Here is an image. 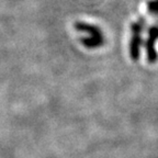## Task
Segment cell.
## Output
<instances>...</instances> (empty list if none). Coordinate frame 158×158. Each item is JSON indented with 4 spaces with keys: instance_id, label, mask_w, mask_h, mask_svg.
<instances>
[{
    "instance_id": "6da1fadb",
    "label": "cell",
    "mask_w": 158,
    "mask_h": 158,
    "mask_svg": "<svg viewBox=\"0 0 158 158\" xmlns=\"http://www.w3.org/2000/svg\"><path fill=\"white\" fill-rule=\"evenodd\" d=\"M74 27L78 32H82L86 34L84 37L80 39L85 47H87V48H97V47L102 46L104 42V37L101 30L98 27L86 22H76Z\"/></svg>"
},
{
    "instance_id": "7a4b0ae2",
    "label": "cell",
    "mask_w": 158,
    "mask_h": 158,
    "mask_svg": "<svg viewBox=\"0 0 158 158\" xmlns=\"http://www.w3.org/2000/svg\"><path fill=\"white\" fill-rule=\"evenodd\" d=\"M146 21L141 17L136 22L131 25V41H130V56L133 60H138L141 56V47L143 43V31L145 29Z\"/></svg>"
},
{
    "instance_id": "3957f363",
    "label": "cell",
    "mask_w": 158,
    "mask_h": 158,
    "mask_svg": "<svg viewBox=\"0 0 158 158\" xmlns=\"http://www.w3.org/2000/svg\"><path fill=\"white\" fill-rule=\"evenodd\" d=\"M157 40H158V22L153 24L148 29V37L145 42L147 62L149 64H154V63L157 62L158 59V54L155 47V43Z\"/></svg>"
},
{
    "instance_id": "277c9868",
    "label": "cell",
    "mask_w": 158,
    "mask_h": 158,
    "mask_svg": "<svg viewBox=\"0 0 158 158\" xmlns=\"http://www.w3.org/2000/svg\"><path fill=\"white\" fill-rule=\"evenodd\" d=\"M147 11L153 15H158V0H151L147 2Z\"/></svg>"
}]
</instances>
